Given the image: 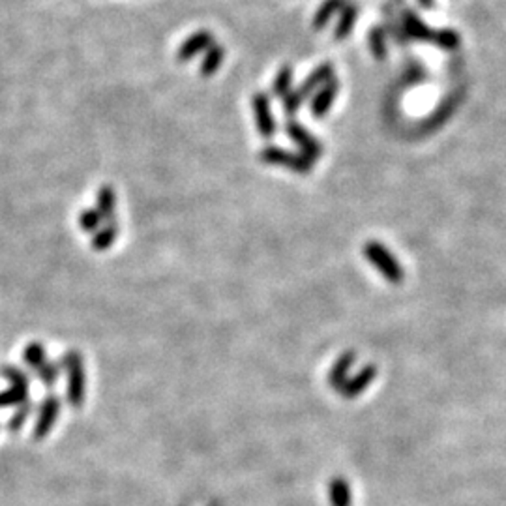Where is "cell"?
<instances>
[{
	"label": "cell",
	"mask_w": 506,
	"mask_h": 506,
	"mask_svg": "<svg viewBox=\"0 0 506 506\" xmlns=\"http://www.w3.org/2000/svg\"><path fill=\"white\" fill-rule=\"evenodd\" d=\"M58 368L68 373V388H66V400L72 407H81L84 403L87 394V375H84L83 356L77 351H68L60 358Z\"/></svg>",
	"instance_id": "cell-1"
},
{
	"label": "cell",
	"mask_w": 506,
	"mask_h": 506,
	"mask_svg": "<svg viewBox=\"0 0 506 506\" xmlns=\"http://www.w3.org/2000/svg\"><path fill=\"white\" fill-rule=\"evenodd\" d=\"M402 25L403 31L407 34V38H414V40H424V42H434L441 48L446 49H454L458 45V34L452 31H441L435 32L431 28L424 25L420 19H418L417 13H412L411 10L403 11L402 17Z\"/></svg>",
	"instance_id": "cell-2"
},
{
	"label": "cell",
	"mask_w": 506,
	"mask_h": 506,
	"mask_svg": "<svg viewBox=\"0 0 506 506\" xmlns=\"http://www.w3.org/2000/svg\"><path fill=\"white\" fill-rule=\"evenodd\" d=\"M365 259L371 263L373 268L381 272L386 282L402 283L403 282V268L396 257L386 250V246L381 242L371 241L364 246Z\"/></svg>",
	"instance_id": "cell-3"
},
{
	"label": "cell",
	"mask_w": 506,
	"mask_h": 506,
	"mask_svg": "<svg viewBox=\"0 0 506 506\" xmlns=\"http://www.w3.org/2000/svg\"><path fill=\"white\" fill-rule=\"evenodd\" d=\"M259 160L268 165H280L295 171L297 175H309L314 169V162H309L308 158L302 154H292L289 150H283L280 146L268 145L259 152Z\"/></svg>",
	"instance_id": "cell-4"
},
{
	"label": "cell",
	"mask_w": 506,
	"mask_h": 506,
	"mask_svg": "<svg viewBox=\"0 0 506 506\" xmlns=\"http://www.w3.org/2000/svg\"><path fill=\"white\" fill-rule=\"evenodd\" d=\"M283 128H285V136L297 143V146L300 148V152H302V156H306L309 162L314 163L317 162V160H321L324 152L323 143L319 141L317 137L312 136L302 124H298L297 121H287V124L283 126Z\"/></svg>",
	"instance_id": "cell-5"
},
{
	"label": "cell",
	"mask_w": 506,
	"mask_h": 506,
	"mask_svg": "<svg viewBox=\"0 0 506 506\" xmlns=\"http://www.w3.org/2000/svg\"><path fill=\"white\" fill-rule=\"evenodd\" d=\"M251 107H253L257 131H259L261 137H265V139H272V137L276 136L277 124L274 115H272L270 98H268L265 92H257V94H253V98H251Z\"/></svg>",
	"instance_id": "cell-6"
},
{
	"label": "cell",
	"mask_w": 506,
	"mask_h": 506,
	"mask_svg": "<svg viewBox=\"0 0 506 506\" xmlns=\"http://www.w3.org/2000/svg\"><path fill=\"white\" fill-rule=\"evenodd\" d=\"M58 412H60V397L57 394H51L43 400V403L40 405V412H38V420L34 424V431L32 437L34 439H43L51 434L53 426L57 422Z\"/></svg>",
	"instance_id": "cell-7"
},
{
	"label": "cell",
	"mask_w": 506,
	"mask_h": 506,
	"mask_svg": "<svg viewBox=\"0 0 506 506\" xmlns=\"http://www.w3.org/2000/svg\"><path fill=\"white\" fill-rule=\"evenodd\" d=\"M338 92L339 81L336 77L326 81V83L315 92V96L312 98V104H309V109H312L314 119H324V116H326V113H329L332 104H334L336 98H338Z\"/></svg>",
	"instance_id": "cell-8"
},
{
	"label": "cell",
	"mask_w": 506,
	"mask_h": 506,
	"mask_svg": "<svg viewBox=\"0 0 506 506\" xmlns=\"http://www.w3.org/2000/svg\"><path fill=\"white\" fill-rule=\"evenodd\" d=\"M377 375V368L373 364L364 365L355 377H349L345 385L339 388V394L345 397V400H355L356 396H361L362 392L368 390V386L373 383Z\"/></svg>",
	"instance_id": "cell-9"
},
{
	"label": "cell",
	"mask_w": 506,
	"mask_h": 506,
	"mask_svg": "<svg viewBox=\"0 0 506 506\" xmlns=\"http://www.w3.org/2000/svg\"><path fill=\"white\" fill-rule=\"evenodd\" d=\"M212 43H214V36L209 31L195 32L178 48V60L180 62H188L193 57H197L199 53L207 51Z\"/></svg>",
	"instance_id": "cell-10"
},
{
	"label": "cell",
	"mask_w": 506,
	"mask_h": 506,
	"mask_svg": "<svg viewBox=\"0 0 506 506\" xmlns=\"http://www.w3.org/2000/svg\"><path fill=\"white\" fill-rule=\"evenodd\" d=\"M332 77H334V66L329 62L321 64V66H317L314 72L309 73L308 79H306V81H302V83H300V87L295 90H297V94L302 98V101H306V98H309V96L314 94L315 90L321 89V87H323L326 81H330Z\"/></svg>",
	"instance_id": "cell-11"
},
{
	"label": "cell",
	"mask_w": 506,
	"mask_h": 506,
	"mask_svg": "<svg viewBox=\"0 0 506 506\" xmlns=\"http://www.w3.org/2000/svg\"><path fill=\"white\" fill-rule=\"evenodd\" d=\"M356 362V353L355 351H345L343 355L339 356L338 361L334 362L332 370L329 373V383L332 388L339 390L345 385V381L349 379V371L353 370V365Z\"/></svg>",
	"instance_id": "cell-12"
},
{
	"label": "cell",
	"mask_w": 506,
	"mask_h": 506,
	"mask_svg": "<svg viewBox=\"0 0 506 506\" xmlns=\"http://www.w3.org/2000/svg\"><path fill=\"white\" fill-rule=\"evenodd\" d=\"M356 17H358V6L355 2H345L343 8L339 10V21L334 28V38L336 40H345L349 36L353 28H355Z\"/></svg>",
	"instance_id": "cell-13"
},
{
	"label": "cell",
	"mask_w": 506,
	"mask_h": 506,
	"mask_svg": "<svg viewBox=\"0 0 506 506\" xmlns=\"http://www.w3.org/2000/svg\"><path fill=\"white\" fill-rule=\"evenodd\" d=\"M101 216L104 221L111 224L115 221V212H116V193L111 186H101L98 192V209H96Z\"/></svg>",
	"instance_id": "cell-14"
},
{
	"label": "cell",
	"mask_w": 506,
	"mask_h": 506,
	"mask_svg": "<svg viewBox=\"0 0 506 506\" xmlns=\"http://www.w3.org/2000/svg\"><path fill=\"white\" fill-rule=\"evenodd\" d=\"M329 497L332 506H351L353 495H351V485L343 478H332L329 484Z\"/></svg>",
	"instance_id": "cell-15"
},
{
	"label": "cell",
	"mask_w": 506,
	"mask_h": 506,
	"mask_svg": "<svg viewBox=\"0 0 506 506\" xmlns=\"http://www.w3.org/2000/svg\"><path fill=\"white\" fill-rule=\"evenodd\" d=\"M347 0H324L323 4L319 6V10L315 11L314 16V28L315 31H323L324 26L329 25L330 19L334 17V13H338Z\"/></svg>",
	"instance_id": "cell-16"
},
{
	"label": "cell",
	"mask_w": 506,
	"mask_h": 506,
	"mask_svg": "<svg viewBox=\"0 0 506 506\" xmlns=\"http://www.w3.org/2000/svg\"><path fill=\"white\" fill-rule=\"evenodd\" d=\"M224 57L225 49L221 48V45H218V43H212V45L207 49V53H204L203 64H201V75H203V77L214 75L219 70V66H221V62H224Z\"/></svg>",
	"instance_id": "cell-17"
},
{
	"label": "cell",
	"mask_w": 506,
	"mask_h": 506,
	"mask_svg": "<svg viewBox=\"0 0 506 506\" xmlns=\"http://www.w3.org/2000/svg\"><path fill=\"white\" fill-rule=\"evenodd\" d=\"M116 236H119V225L116 221H111L105 227H99L92 236V250L105 251L109 250L111 246L115 244Z\"/></svg>",
	"instance_id": "cell-18"
},
{
	"label": "cell",
	"mask_w": 506,
	"mask_h": 506,
	"mask_svg": "<svg viewBox=\"0 0 506 506\" xmlns=\"http://www.w3.org/2000/svg\"><path fill=\"white\" fill-rule=\"evenodd\" d=\"M292 77H295V73H292L291 66H283L272 83V94L276 98H283L285 94H289L292 90Z\"/></svg>",
	"instance_id": "cell-19"
},
{
	"label": "cell",
	"mask_w": 506,
	"mask_h": 506,
	"mask_svg": "<svg viewBox=\"0 0 506 506\" xmlns=\"http://www.w3.org/2000/svg\"><path fill=\"white\" fill-rule=\"evenodd\" d=\"M28 397V388L10 386L6 392H0V407H11V405H23Z\"/></svg>",
	"instance_id": "cell-20"
},
{
	"label": "cell",
	"mask_w": 506,
	"mask_h": 506,
	"mask_svg": "<svg viewBox=\"0 0 506 506\" xmlns=\"http://www.w3.org/2000/svg\"><path fill=\"white\" fill-rule=\"evenodd\" d=\"M370 48L373 57L383 60L386 57V31L383 26H375L370 32Z\"/></svg>",
	"instance_id": "cell-21"
},
{
	"label": "cell",
	"mask_w": 506,
	"mask_h": 506,
	"mask_svg": "<svg viewBox=\"0 0 506 506\" xmlns=\"http://www.w3.org/2000/svg\"><path fill=\"white\" fill-rule=\"evenodd\" d=\"M101 216H99V212L96 209H87L83 210L81 214H79V225H81V229L84 231V233H92L94 235L96 231L101 227Z\"/></svg>",
	"instance_id": "cell-22"
},
{
	"label": "cell",
	"mask_w": 506,
	"mask_h": 506,
	"mask_svg": "<svg viewBox=\"0 0 506 506\" xmlns=\"http://www.w3.org/2000/svg\"><path fill=\"white\" fill-rule=\"evenodd\" d=\"M36 373L43 385L48 386V388H53V386L57 385V381H58L60 368H58V364H55V362H43V364L36 370Z\"/></svg>",
	"instance_id": "cell-23"
},
{
	"label": "cell",
	"mask_w": 506,
	"mask_h": 506,
	"mask_svg": "<svg viewBox=\"0 0 506 506\" xmlns=\"http://www.w3.org/2000/svg\"><path fill=\"white\" fill-rule=\"evenodd\" d=\"M23 358H25L26 365H31L32 370H38V368L45 362V349H43V345L31 343L25 349Z\"/></svg>",
	"instance_id": "cell-24"
},
{
	"label": "cell",
	"mask_w": 506,
	"mask_h": 506,
	"mask_svg": "<svg viewBox=\"0 0 506 506\" xmlns=\"http://www.w3.org/2000/svg\"><path fill=\"white\" fill-rule=\"evenodd\" d=\"M2 377H6L8 381L11 383V386H19V388H28V375L25 371H21L19 368H13V365H6L0 370Z\"/></svg>",
	"instance_id": "cell-25"
},
{
	"label": "cell",
	"mask_w": 506,
	"mask_h": 506,
	"mask_svg": "<svg viewBox=\"0 0 506 506\" xmlns=\"http://www.w3.org/2000/svg\"><path fill=\"white\" fill-rule=\"evenodd\" d=\"M32 412V403L31 402H25L23 405H19V411L11 417L10 424H8V428H10V431H19V429L23 428V424L26 422V418L31 417Z\"/></svg>",
	"instance_id": "cell-26"
},
{
	"label": "cell",
	"mask_w": 506,
	"mask_h": 506,
	"mask_svg": "<svg viewBox=\"0 0 506 506\" xmlns=\"http://www.w3.org/2000/svg\"><path fill=\"white\" fill-rule=\"evenodd\" d=\"M302 98L297 94V90L292 89L289 94H285L282 98V105H283V113L287 116H292L295 113H297L298 109H300V105H302Z\"/></svg>",
	"instance_id": "cell-27"
},
{
	"label": "cell",
	"mask_w": 506,
	"mask_h": 506,
	"mask_svg": "<svg viewBox=\"0 0 506 506\" xmlns=\"http://www.w3.org/2000/svg\"><path fill=\"white\" fill-rule=\"evenodd\" d=\"M418 2H420L424 8H431V6H434V0H418Z\"/></svg>",
	"instance_id": "cell-28"
}]
</instances>
